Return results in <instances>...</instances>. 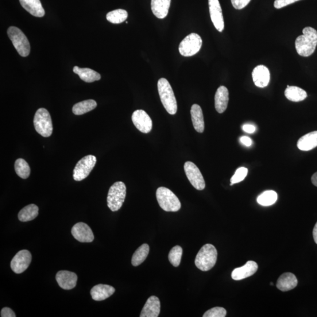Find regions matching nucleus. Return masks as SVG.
<instances>
[{
    "mask_svg": "<svg viewBox=\"0 0 317 317\" xmlns=\"http://www.w3.org/2000/svg\"><path fill=\"white\" fill-rule=\"evenodd\" d=\"M128 16V14L125 10L118 9L110 11L107 15V20L113 24H120L124 22Z\"/></svg>",
    "mask_w": 317,
    "mask_h": 317,
    "instance_id": "32",
    "label": "nucleus"
},
{
    "mask_svg": "<svg viewBox=\"0 0 317 317\" xmlns=\"http://www.w3.org/2000/svg\"><path fill=\"white\" fill-rule=\"evenodd\" d=\"M157 89L162 104L169 114L175 115L177 111V100L169 81L164 78L158 81Z\"/></svg>",
    "mask_w": 317,
    "mask_h": 317,
    "instance_id": "2",
    "label": "nucleus"
},
{
    "mask_svg": "<svg viewBox=\"0 0 317 317\" xmlns=\"http://www.w3.org/2000/svg\"><path fill=\"white\" fill-rule=\"evenodd\" d=\"M7 34L18 54L23 57L29 56L31 50L30 42L22 31L11 26L8 29Z\"/></svg>",
    "mask_w": 317,
    "mask_h": 317,
    "instance_id": "6",
    "label": "nucleus"
},
{
    "mask_svg": "<svg viewBox=\"0 0 317 317\" xmlns=\"http://www.w3.org/2000/svg\"><path fill=\"white\" fill-rule=\"evenodd\" d=\"M184 169L188 180L197 190L202 191L206 187L202 173L197 166L191 162H187Z\"/></svg>",
    "mask_w": 317,
    "mask_h": 317,
    "instance_id": "10",
    "label": "nucleus"
},
{
    "mask_svg": "<svg viewBox=\"0 0 317 317\" xmlns=\"http://www.w3.org/2000/svg\"><path fill=\"white\" fill-rule=\"evenodd\" d=\"M96 164V157L92 154L81 158L73 169V179L81 181L87 178L95 167Z\"/></svg>",
    "mask_w": 317,
    "mask_h": 317,
    "instance_id": "9",
    "label": "nucleus"
},
{
    "mask_svg": "<svg viewBox=\"0 0 317 317\" xmlns=\"http://www.w3.org/2000/svg\"><path fill=\"white\" fill-rule=\"evenodd\" d=\"M253 82L259 88H265L268 86L270 74L269 69L265 65H258L252 72Z\"/></svg>",
    "mask_w": 317,
    "mask_h": 317,
    "instance_id": "17",
    "label": "nucleus"
},
{
    "mask_svg": "<svg viewBox=\"0 0 317 317\" xmlns=\"http://www.w3.org/2000/svg\"><path fill=\"white\" fill-rule=\"evenodd\" d=\"M258 270V265L256 262L249 261L245 266L235 269L231 273V278L233 280L239 281L245 279L253 276Z\"/></svg>",
    "mask_w": 317,
    "mask_h": 317,
    "instance_id": "15",
    "label": "nucleus"
},
{
    "mask_svg": "<svg viewBox=\"0 0 317 317\" xmlns=\"http://www.w3.org/2000/svg\"><path fill=\"white\" fill-rule=\"evenodd\" d=\"M161 302L156 296H151L147 300L141 313V317H157L160 314Z\"/></svg>",
    "mask_w": 317,
    "mask_h": 317,
    "instance_id": "18",
    "label": "nucleus"
},
{
    "mask_svg": "<svg viewBox=\"0 0 317 317\" xmlns=\"http://www.w3.org/2000/svg\"><path fill=\"white\" fill-rule=\"evenodd\" d=\"M247 173H248V169L246 168L242 167L237 169L230 179V186L241 182L244 180L247 175Z\"/></svg>",
    "mask_w": 317,
    "mask_h": 317,
    "instance_id": "35",
    "label": "nucleus"
},
{
    "mask_svg": "<svg viewBox=\"0 0 317 317\" xmlns=\"http://www.w3.org/2000/svg\"><path fill=\"white\" fill-rule=\"evenodd\" d=\"M15 171L22 179H27L30 175L31 169L27 162L23 158H18L15 163Z\"/></svg>",
    "mask_w": 317,
    "mask_h": 317,
    "instance_id": "33",
    "label": "nucleus"
},
{
    "mask_svg": "<svg viewBox=\"0 0 317 317\" xmlns=\"http://www.w3.org/2000/svg\"><path fill=\"white\" fill-rule=\"evenodd\" d=\"M171 0H151L152 13L160 19L165 18L169 13Z\"/></svg>",
    "mask_w": 317,
    "mask_h": 317,
    "instance_id": "24",
    "label": "nucleus"
},
{
    "mask_svg": "<svg viewBox=\"0 0 317 317\" xmlns=\"http://www.w3.org/2000/svg\"><path fill=\"white\" fill-rule=\"evenodd\" d=\"M240 141H241L242 144L247 147H249L252 145V141H251V139L248 137H242L240 139Z\"/></svg>",
    "mask_w": 317,
    "mask_h": 317,
    "instance_id": "41",
    "label": "nucleus"
},
{
    "mask_svg": "<svg viewBox=\"0 0 317 317\" xmlns=\"http://www.w3.org/2000/svg\"><path fill=\"white\" fill-rule=\"evenodd\" d=\"M270 284H271V285H273V283H270Z\"/></svg>",
    "mask_w": 317,
    "mask_h": 317,
    "instance_id": "44",
    "label": "nucleus"
},
{
    "mask_svg": "<svg viewBox=\"0 0 317 317\" xmlns=\"http://www.w3.org/2000/svg\"><path fill=\"white\" fill-rule=\"evenodd\" d=\"M149 253V246L144 244L139 247L134 253L132 258V265L137 267L142 263L148 257Z\"/></svg>",
    "mask_w": 317,
    "mask_h": 317,
    "instance_id": "30",
    "label": "nucleus"
},
{
    "mask_svg": "<svg viewBox=\"0 0 317 317\" xmlns=\"http://www.w3.org/2000/svg\"><path fill=\"white\" fill-rule=\"evenodd\" d=\"M229 100V93L225 86H220L216 92L215 108L219 114H222L227 108Z\"/></svg>",
    "mask_w": 317,
    "mask_h": 317,
    "instance_id": "19",
    "label": "nucleus"
},
{
    "mask_svg": "<svg viewBox=\"0 0 317 317\" xmlns=\"http://www.w3.org/2000/svg\"><path fill=\"white\" fill-rule=\"evenodd\" d=\"M242 129L245 132L248 134H253L256 131V127L250 124H245L243 125Z\"/></svg>",
    "mask_w": 317,
    "mask_h": 317,
    "instance_id": "40",
    "label": "nucleus"
},
{
    "mask_svg": "<svg viewBox=\"0 0 317 317\" xmlns=\"http://www.w3.org/2000/svg\"><path fill=\"white\" fill-rule=\"evenodd\" d=\"M313 237H314V241L317 245V222L315 224L314 229H313Z\"/></svg>",
    "mask_w": 317,
    "mask_h": 317,
    "instance_id": "42",
    "label": "nucleus"
},
{
    "mask_svg": "<svg viewBox=\"0 0 317 317\" xmlns=\"http://www.w3.org/2000/svg\"><path fill=\"white\" fill-rule=\"evenodd\" d=\"M34 125L37 132L43 137H49L52 134L51 116L45 108H40L37 110L34 116Z\"/></svg>",
    "mask_w": 317,
    "mask_h": 317,
    "instance_id": "7",
    "label": "nucleus"
},
{
    "mask_svg": "<svg viewBox=\"0 0 317 317\" xmlns=\"http://www.w3.org/2000/svg\"><path fill=\"white\" fill-rule=\"evenodd\" d=\"M300 1V0H275L274 6L277 9H280L285 6H287L292 4Z\"/></svg>",
    "mask_w": 317,
    "mask_h": 317,
    "instance_id": "37",
    "label": "nucleus"
},
{
    "mask_svg": "<svg viewBox=\"0 0 317 317\" xmlns=\"http://www.w3.org/2000/svg\"><path fill=\"white\" fill-rule=\"evenodd\" d=\"M32 260V254L29 250H21L11 260V268L15 273L21 274L28 269Z\"/></svg>",
    "mask_w": 317,
    "mask_h": 317,
    "instance_id": "11",
    "label": "nucleus"
},
{
    "mask_svg": "<svg viewBox=\"0 0 317 317\" xmlns=\"http://www.w3.org/2000/svg\"><path fill=\"white\" fill-rule=\"evenodd\" d=\"M38 211H39V208L36 204H29L19 212L18 219L22 222L32 221L37 217Z\"/></svg>",
    "mask_w": 317,
    "mask_h": 317,
    "instance_id": "28",
    "label": "nucleus"
},
{
    "mask_svg": "<svg viewBox=\"0 0 317 317\" xmlns=\"http://www.w3.org/2000/svg\"><path fill=\"white\" fill-rule=\"evenodd\" d=\"M134 124L141 133L148 134L152 129V121L149 115L144 110H137L132 116Z\"/></svg>",
    "mask_w": 317,
    "mask_h": 317,
    "instance_id": "12",
    "label": "nucleus"
},
{
    "mask_svg": "<svg viewBox=\"0 0 317 317\" xmlns=\"http://www.w3.org/2000/svg\"><path fill=\"white\" fill-rule=\"evenodd\" d=\"M298 280L295 274L285 273L278 278L277 287L282 292H288L297 287Z\"/></svg>",
    "mask_w": 317,
    "mask_h": 317,
    "instance_id": "21",
    "label": "nucleus"
},
{
    "mask_svg": "<svg viewBox=\"0 0 317 317\" xmlns=\"http://www.w3.org/2000/svg\"><path fill=\"white\" fill-rule=\"evenodd\" d=\"M218 251L216 247L210 244L204 245L199 250L195 258V265L203 272H207L216 265Z\"/></svg>",
    "mask_w": 317,
    "mask_h": 317,
    "instance_id": "3",
    "label": "nucleus"
},
{
    "mask_svg": "<svg viewBox=\"0 0 317 317\" xmlns=\"http://www.w3.org/2000/svg\"><path fill=\"white\" fill-rule=\"evenodd\" d=\"M97 107V103L93 99L84 100L75 104L72 108L73 113L76 115H81L94 110Z\"/></svg>",
    "mask_w": 317,
    "mask_h": 317,
    "instance_id": "29",
    "label": "nucleus"
},
{
    "mask_svg": "<svg viewBox=\"0 0 317 317\" xmlns=\"http://www.w3.org/2000/svg\"><path fill=\"white\" fill-rule=\"evenodd\" d=\"M277 193L273 191H267L261 193L257 198L258 204L263 206H272L277 202Z\"/></svg>",
    "mask_w": 317,
    "mask_h": 317,
    "instance_id": "31",
    "label": "nucleus"
},
{
    "mask_svg": "<svg viewBox=\"0 0 317 317\" xmlns=\"http://www.w3.org/2000/svg\"><path fill=\"white\" fill-rule=\"evenodd\" d=\"M73 71L76 74L79 75L81 80L88 83H93L101 78V76L98 72L90 68H81L78 66H75L73 68Z\"/></svg>",
    "mask_w": 317,
    "mask_h": 317,
    "instance_id": "26",
    "label": "nucleus"
},
{
    "mask_svg": "<svg viewBox=\"0 0 317 317\" xmlns=\"http://www.w3.org/2000/svg\"><path fill=\"white\" fill-rule=\"evenodd\" d=\"M21 6L28 12L36 17L45 15V10L40 0H20Z\"/></svg>",
    "mask_w": 317,
    "mask_h": 317,
    "instance_id": "22",
    "label": "nucleus"
},
{
    "mask_svg": "<svg viewBox=\"0 0 317 317\" xmlns=\"http://www.w3.org/2000/svg\"><path fill=\"white\" fill-rule=\"evenodd\" d=\"M251 0H231L232 5L234 9L242 10L249 5Z\"/></svg>",
    "mask_w": 317,
    "mask_h": 317,
    "instance_id": "38",
    "label": "nucleus"
},
{
    "mask_svg": "<svg viewBox=\"0 0 317 317\" xmlns=\"http://www.w3.org/2000/svg\"><path fill=\"white\" fill-rule=\"evenodd\" d=\"M56 280L61 288L71 289L75 287L78 277L73 272L60 271L56 274Z\"/></svg>",
    "mask_w": 317,
    "mask_h": 317,
    "instance_id": "16",
    "label": "nucleus"
},
{
    "mask_svg": "<svg viewBox=\"0 0 317 317\" xmlns=\"http://www.w3.org/2000/svg\"><path fill=\"white\" fill-rule=\"evenodd\" d=\"M317 146V131L304 135L297 142V147L303 151H309Z\"/></svg>",
    "mask_w": 317,
    "mask_h": 317,
    "instance_id": "25",
    "label": "nucleus"
},
{
    "mask_svg": "<svg viewBox=\"0 0 317 317\" xmlns=\"http://www.w3.org/2000/svg\"><path fill=\"white\" fill-rule=\"evenodd\" d=\"M303 33L297 38L295 46L300 56L307 57L315 51L317 45V32L312 27H307L303 29Z\"/></svg>",
    "mask_w": 317,
    "mask_h": 317,
    "instance_id": "1",
    "label": "nucleus"
},
{
    "mask_svg": "<svg viewBox=\"0 0 317 317\" xmlns=\"http://www.w3.org/2000/svg\"><path fill=\"white\" fill-rule=\"evenodd\" d=\"M227 311L223 307H214L204 313L203 317H225Z\"/></svg>",
    "mask_w": 317,
    "mask_h": 317,
    "instance_id": "36",
    "label": "nucleus"
},
{
    "mask_svg": "<svg viewBox=\"0 0 317 317\" xmlns=\"http://www.w3.org/2000/svg\"><path fill=\"white\" fill-rule=\"evenodd\" d=\"M191 114L195 129L199 133H203L204 130V122L202 108L198 104H194L192 107Z\"/></svg>",
    "mask_w": 317,
    "mask_h": 317,
    "instance_id": "23",
    "label": "nucleus"
},
{
    "mask_svg": "<svg viewBox=\"0 0 317 317\" xmlns=\"http://www.w3.org/2000/svg\"><path fill=\"white\" fill-rule=\"evenodd\" d=\"M208 6L213 24L219 32H222L225 29V22L219 0H208Z\"/></svg>",
    "mask_w": 317,
    "mask_h": 317,
    "instance_id": "13",
    "label": "nucleus"
},
{
    "mask_svg": "<svg viewBox=\"0 0 317 317\" xmlns=\"http://www.w3.org/2000/svg\"><path fill=\"white\" fill-rule=\"evenodd\" d=\"M311 181L312 184L317 187V172L312 175L311 177Z\"/></svg>",
    "mask_w": 317,
    "mask_h": 317,
    "instance_id": "43",
    "label": "nucleus"
},
{
    "mask_svg": "<svg viewBox=\"0 0 317 317\" xmlns=\"http://www.w3.org/2000/svg\"><path fill=\"white\" fill-rule=\"evenodd\" d=\"M285 97L292 102H300L307 97V92L296 86H289L285 90Z\"/></svg>",
    "mask_w": 317,
    "mask_h": 317,
    "instance_id": "27",
    "label": "nucleus"
},
{
    "mask_svg": "<svg viewBox=\"0 0 317 317\" xmlns=\"http://www.w3.org/2000/svg\"><path fill=\"white\" fill-rule=\"evenodd\" d=\"M72 234L77 241L81 243H91L94 241V233L87 224L80 222L73 226Z\"/></svg>",
    "mask_w": 317,
    "mask_h": 317,
    "instance_id": "14",
    "label": "nucleus"
},
{
    "mask_svg": "<svg viewBox=\"0 0 317 317\" xmlns=\"http://www.w3.org/2000/svg\"><path fill=\"white\" fill-rule=\"evenodd\" d=\"M183 250L179 246H176L170 251L168 258L170 262L174 267H178L180 263Z\"/></svg>",
    "mask_w": 317,
    "mask_h": 317,
    "instance_id": "34",
    "label": "nucleus"
},
{
    "mask_svg": "<svg viewBox=\"0 0 317 317\" xmlns=\"http://www.w3.org/2000/svg\"><path fill=\"white\" fill-rule=\"evenodd\" d=\"M126 195V188L122 181L115 182L108 192L107 204L111 211L117 212L122 206Z\"/></svg>",
    "mask_w": 317,
    "mask_h": 317,
    "instance_id": "5",
    "label": "nucleus"
},
{
    "mask_svg": "<svg viewBox=\"0 0 317 317\" xmlns=\"http://www.w3.org/2000/svg\"><path fill=\"white\" fill-rule=\"evenodd\" d=\"M156 199L160 207L166 212H176L181 208L179 199L170 189L161 187L157 189Z\"/></svg>",
    "mask_w": 317,
    "mask_h": 317,
    "instance_id": "4",
    "label": "nucleus"
},
{
    "mask_svg": "<svg viewBox=\"0 0 317 317\" xmlns=\"http://www.w3.org/2000/svg\"><path fill=\"white\" fill-rule=\"evenodd\" d=\"M115 289L112 286L106 284H98L91 289V295L95 301L105 300L114 295Z\"/></svg>",
    "mask_w": 317,
    "mask_h": 317,
    "instance_id": "20",
    "label": "nucleus"
},
{
    "mask_svg": "<svg viewBox=\"0 0 317 317\" xmlns=\"http://www.w3.org/2000/svg\"><path fill=\"white\" fill-rule=\"evenodd\" d=\"M202 45V38L196 33H191L181 41L179 51L181 56L191 57L198 53Z\"/></svg>",
    "mask_w": 317,
    "mask_h": 317,
    "instance_id": "8",
    "label": "nucleus"
},
{
    "mask_svg": "<svg viewBox=\"0 0 317 317\" xmlns=\"http://www.w3.org/2000/svg\"><path fill=\"white\" fill-rule=\"evenodd\" d=\"M2 317H15L14 312L9 307L3 308L1 311Z\"/></svg>",
    "mask_w": 317,
    "mask_h": 317,
    "instance_id": "39",
    "label": "nucleus"
}]
</instances>
